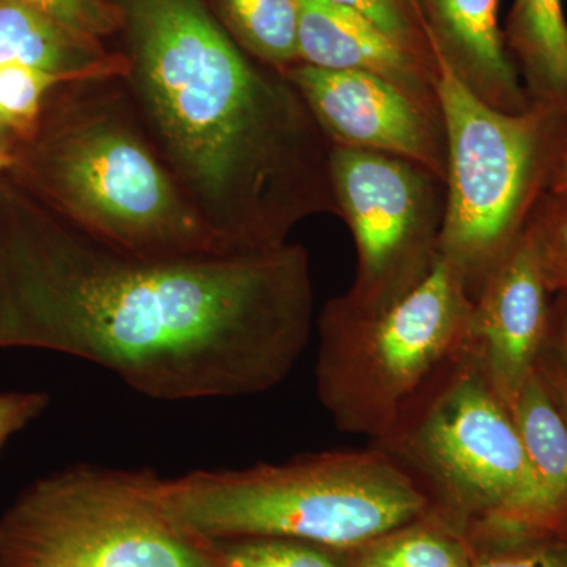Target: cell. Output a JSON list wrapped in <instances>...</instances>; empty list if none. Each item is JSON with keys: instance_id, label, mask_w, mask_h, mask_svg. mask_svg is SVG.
Masks as SVG:
<instances>
[{"instance_id": "27", "label": "cell", "mask_w": 567, "mask_h": 567, "mask_svg": "<svg viewBox=\"0 0 567 567\" xmlns=\"http://www.w3.org/2000/svg\"><path fill=\"white\" fill-rule=\"evenodd\" d=\"M550 196L558 197V199L567 200V141L565 152H563L561 162L555 174L554 182H551Z\"/></svg>"}, {"instance_id": "15", "label": "cell", "mask_w": 567, "mask_h": 567, "mask_svg": "<svg viewBox=\"0 0 567 567\" xmlns=\"http://www.w3.org/2000/svg\"><path fill=\"white\" fill-rule=\"evenodd\" d=\"M503 39L529 102L567 112V21L563 0H514Z\"/></svg>"}, {"instance_id": "16", "label": "cell", "mask_w": 567, "mask_h": 567, "mask_svg": "<svg viewBox=\"0 0 567 567\" xmlns=\"http://www.w3.org/2000/svg\"><path fill=\"white\" fill-rule=\"evenodd\" d=\"M537 486L551 520L567 516V420L540 372L520 388L509 405Z\"/></svg>"}, {"instance_id": "14", "label": "cell", "mask_w": 567, "mask_h": 567, "mask_svg": "<svg viewBox=\"0 0 567 567\" xmlns=\"http://www.w3.org/2000/svg\"><path fill=\"white\" fill-rule=\"evenodd\" d=\"M22 63L73 80L125 78V52L107 51L103 40L71 31L17 0H0V65Z\"/></svg>"}, {"instance_id": "28", "label": "cell", "mask_w": 567, "mask_h": 567, "mask_svg": "<svg viewBox=\"0 0 567 567\" xmlns=\"http://www.w3.org/2000/svg\"><path fill=\"white\" fill-rule=\"evenodd\" d=\"M11 153L9 148L0 145V174L7 173L11 166Z\"/></svg>"}, {"instance_id": "12", "label": "cell", "mask_w": 567, "mask_h": 567, "mask_svg": "<svg viewBox=\"0 0 567 567\" xmlns=\"http://www.w3.org/2000/svg\"><path fill=\"white\" fill-rule=\"evenodd\" d=\"M298 59L327 70L382 78L442 117L434 63L423 61L374 22L330 0H298Z\"/></svg>"}, {"instance_id": "8", "label": "cell", "mask_w": 567, "mask_h": 567, "mask_svg": "<svg viewBox=\"0 0 567 567\" xmlns=\"http://www.w3.org/2000/svg\"><path fill=\"white\" fill-rule=\"evenodd\" d=\"M151 468L81 464L29 484L0 514V567H219L163 505Z\"/></svg>"}, {"instance_id": "1", "label": "cell", "mask_w": 567, "mask_h": 567, "mask_svg": "<svg viewBox=\"0 0 567 567\" xmlns=\"http://www.w3.org/2000/svg\"><path fill=\"white\" fill-rule=\"evenodd\" d=\"M312 324L301 245L137 256L0 174V349L70 354L156 401L244 398L290 375Z\"/></svg>"}, {"instance_id": "22", "label": "cell", "mask_w": 567, "mask_h": 567, "mask_svg": "<svg viewBox=\"0 0 567 567\" xmlns=\"http://www.w3.org/2000/svg\"><path fill=\"white\" fill-rule=\"evenodd\" d=\"M550 292L567 297V200L547 194L528 224Z\"/></svg>"}, {"instance_id": "13", "label": "cell", "mask_w": 567, "mask_h": 567, "mask_svg": "<svg viewBox=\"0 0 567 567\" xmlns=\"http://www.w3.org/2000/svg\"><path fill=\"white\" fill-rule=\"evenodd\" d=\"M435 58L477 99L503 112L532 106L498 25L499 0H416Z\"/></svg>"}, {"instance_id": "21", "label": "cell", "mask_w": 567, "mask_h": 567, "mask_svg": "<svg viewBox=\"0 0 567 567\" xmlns=\"http://www.w3.org/2000/svg\"><path fill=\"white\" fill-rule=\"evenodd\" d=\"M358 11L417 58L436 65L434 47L416 0H330Z\"/></svg>"}, {"instance_id": "20", "label": "cell", "mask_w": 567, "mask_h": 567, "mask_svg": "<svg viewBox=\"0 0 567 567\" xmlns=\"http://www.w3.org/2000/svg\"><path fill=\"white\" fill-rule=\"evenodd\" d=\"M73 81L65 74L22 63L0 65V118L9 130L11 145L31 136L52 89Z\"/></svg>"}, {"instance_id": "17", "label": "cell", "mask_w": 567, "mask_h": 567, "mask_svg": "<svg viewBox=\"0 0 567 567\" xmlns=\"http://www.w3.org/2000/svg\"><path fill=\"white\" fill-rule=\"evenodd\" d=\"M215 14L235 43L279 73L298 59V0H212Z\"/></svg>"}, {"instance_id": "24", "label": "cell", "mask_w": 567, "mask_h": 567, "mask_svg": "<svg viewBox=\"0 0 567 567\" xmlns=\"http://www.w3.org/2000/svg\"><path fill=\"white\" fill-rule=\"evenodd\" d=\"M550 349V365H537L543 379L546 380L550 393L565 413L567 420V297L561 298L551 309L550 331H548L546 346Z\"/></svg>"}, {"instance_id": "3", "label": "cell", "mask_w": 567, "mask_h": 567, "mask_svg": "<svg viewBox=\"0 0 567 567\" xmlns=\"http://www.w3.org/2000/svg\"><path fill=\"white\" fill-rule=\"evenodd\" d=\"M10 153L11 181L96 240L144 257L237 252L175 181L122 78L52 89Z\"/></svg>"}, {"instance_id": "9", "label": "cell", "mask_w": 567, "mask_h": 567, "mask_svg": "<svg viewBox=\"0 0 567 567\" xmlns=\"http://www.w3.org/2000/svg\"><path fill=\"white\" fill-rule=\"evenodd\" d=\"M338 216L357 246V274L341 297L361 311L401 300L440 257L446 185L423 166L386 153L331 148Z\"/></svg>"}, {"instance_id": "10", "label": "cell", "mask_w": 567, "mask_h": 567, "mask_svg": "<svg viewBox=\"0 0 567 567\" xmlns=\"http://www.w3.org/2000/svg\"><path fill=\"white\" fill-rule=\"evenodd\" d=\"M336 147L386 153L446 178L443 118L405 92L361 71L297 63L282 73Z\"/></svg>"}, {"instance_id": "19", "label": "cell", "mask_w": 567, "mask_h": 567, "mask_svg": "<svg viewBox=\"0 0 567 567\" xmlns=\"http://www.w3.org/2000/svg\"><path fill=\"white\" fill-rule=\"evenodd\" d=\"M219 567H352L342 554L287 537H237L213 540Z\"/></svg>"}, {"instance_id": "5", "label": "cell", "mask_w": 567, "mask_h": 567, "mask_svg": "<svg viewBox=\"0 0 567 567\" xmlns=\"http://www.w3.org/2000/svg\"><path fill=\"white\" fill-rule=\"evenodd\" d=\"M473 298L442 256L401 300L361 311L331 298L317 319L316 390L336 427L382 445L470 353Z\"/></svg>"}, {"instance_id": "11", "label": "cell", "mask_w": 567, "mask_h": 567, "mask_svg": "<svg viewBox=\"0 0 567 567\" xmlns=\"http://www.w3.org/2000/svg\"><path fill=\"white\" fill-rule=\"evenodd\" d=\"M550 293L527 229L473 301L470 352L506 406L539 363L550 331Z\"/></svg>"}, {"instance_id": "6", "label": "cell", "mask_w": 567, "mask_h": 567, "mask_svg": "<svg viewBox=\"0 0 567 567\" xmlns=\"http://www.w3.org/2000/svg\"><path fill=\"white\" fill-rule=\"evenodd\" d=\"M446 140L440 256L475 301L550 192L567 141V112L532 103L503 112L477 99L436 59Z\"/></svg>"}, {"instance_id": "26", "label": "cell", "mask_w": 567, "mask_h": 567, "mask_svg": "<svg viewBox=\"0 0 567 567\" xmlns=\"http://www.w3.org/2000/svg\"><path fill=\"white\" fill-rule=\"evenodd\" d=\"M472 567H567V544L473 554Z\"/></svg>"}, {"instance_id": "18", "label": "cell", "mask_w": 567, "mask_h": 567, "mask_svg": "<svg viewBox=\"0 0 567 567\" xmlns=\"http://www.w3.org/2000/svg\"><path fill=\"white\" fill-rule=\"evenodd\" d=\"M425 517L353 550V567H472L468 544Z\"/></svg>"}, {"instance_id": "2", "label": "cell", "mask_w": 567, "mask_h": 567, "mask_svg": "<svg viewBox=\"0 0 567 567\" xmlns=\"http://www.w3.org/2000/svg\"><path fill=\"white\" fill-rule=\"evenodd\" d=\"M112 2L137 114L230 251L276 248L305 219L338 216L333 145L292 82L246 54L207 0Z\"/></svg>"}, {"instance_id": "7", "label": "cell", "mask_w": 567, "mask_h": 567, "mask_svg": "<svg viewBox=\"0 0 567 567\" xmlns=\"http://www.w3.org/2000/svg\"><path fill=\"white\" fill-rule=\"evenodd\" d=\"M375 447L416 481L431 513L503 543L555 525L509 410L472 352Z\"/></svg>"}, {"instance_id": "4", "label": "cell", "mask_w": 567, "mask_h": 567, "mask_svg": "<svg viewBox=\"0 0 567 567\" xmlns=\"http://www.w3.org/2000/svg\"><path fill=\"white\" fill-rule=\"evenodd\" d=\"M162 499L183 528L208 543L287 537L339 551L368 546L431 513L416 481L375 446L163 477Z\"/></svg>"}, {"instance_id": "29", "label": "cell", "mask_w": 567, "mask_h": 567, "mask_svg": "<svg viewBox=\"0 0 567 567\" xmlns=\"http://www.w3.org/2000/svg\"><path fill=\"white\" fill-rule=\"evenodd\" d=\"M0 145H3V147L9 148L10 151L11 136L9 130H7L6 123L2 122V118H0Z\"/></svg>"}, {"instance_id": "25", "label": "cell", "mask_w": 567, "mask_h": 567, "mask_svg": "<svg viewBox=\"0 0 567 567\" xmlns=\"http://www.w3.org/2000/svg\"><path fill=\"white\" fill-rule=\"evenodd\" d=\"M44 391H7L0 393V453L11 436L20 434L50 406Z\"/></svg>"}, {"instance_id": "23", "label": "cell", "mask_w": 567, "mask_h": 567, "mask_svg": "<svg viewBox=\"0 0 567 567\" xmlns=\"http://www.w3.org/2000/svg\"><path fill=\"white\" fill-rule=\"evenodd\" d=\"M29 9L39 11L44 17L61 25L95 37L106 39L122 32L123 11L112 0H17Z\"/></svg>"}]
</instances>
